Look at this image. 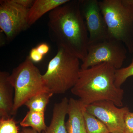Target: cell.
I'll return each mask as SVG.
<instances>
[{
    "label": "cell",
    "mask_w": 133,
    "mask_h": 133,
    "mask_svg": "<svg viewBox=\"0 0 133 133\" xmlns=\"http://www.w3.org/2000/svg\"><path fill=\"white\" fill-rule=\"evenodd\" d=\"M20 125L23 128L30 127L39 133L45 132L47 127L44 121V112L29 110L20 122Z\"/></svg>",
    "instance_id": "5bb4252c"
},
{
    "label": "cell",
    "mask_w": 133,
    "mask_h": 133,
    "mask_svg": "<svg viewBox=\"0 0 133 133\" xmlns=\"http://www.w3.org/2000/svg\"><path fill=\"white\" fill-rule=\"evenodd\" d=\"M15 2L23 7L29 9L33 5L35 0H14Z\"/></svg>",
    "instance_id": "7402d4cb"
},
{
    "label": "cell",
    "mask_w": 133,
    "mask_h": 133,
    "mask_svg": "<svg viewBox=\"0 0 133 133\" xmlns=\"http://www.w3.org/2000/svg\"><path fill=\"white\" fill-rule=\"evenodd\" d=\"M86 106L79 99H69V118L65 123L67 133H87L84 113Z\"/></svg>",
    "instance_id": "30bf717a"
},
{
    "label": "cell",
    "mask_w": 133,
    "mask_h": 133,
    "mask_svg": "<svg viewBox=\"0 0 133 133\" xmlns=\"http://www.w3.org/2000/svg\"><path fill=\"white\" fill-rule=\"evenodd\" d=\"M29 57L33 63H37L42 60L44 56L38 52L36 48H32L30 50Z\"/></svg>",
    "instance_id": "ffe728a7"
},
{
    "label": "cell",
    "mask_w": 133,
    "mask_h": 133,
    "mask_svg": "<svg viewBox=\"0 0 133 133\" xmlns=\"http://www.w3.org/2000/svg\"><path fill=\"white\" fill-rule=\"evenodd\" d=\"M116 69L103 63L88 69H81L78 79L71 90L85 106L101 101H112L116 106H123L124 92L115 84Z\"/></svg>",
    "instance_id": "7a4b0ae2"
},
{
    "label": "cell",
    "mask_w": 133,
    "mask_h": 133,
    "mask_svg": "<svg viewBox=\"0 0 133 133\" xmlns=\"http://www.w3.org/2000/svg\"><path fill=\"white\" fill-rule=\"evenodd\" d=\"M133 76V57L132 63L129 66L116 69L115 75V84L116 87L121 88L122 85L129 77Z\"/></svg>",
    "instance_id": "e0dca14e"
},
{
    "label": "cell",
    "mask_w": 133,
    "mask_h": 133,
    "mask_svg": "<svg viewBox=\"0 0 133 133\" xmlns=\"http://www.w3.org/2000/svg\"><path fill=\"white\" fill-rule=\"evenodd\" d=\"M86 111L102 122L110 133H124L128 107H118L111 101H98L86 106Z\"/></svg>",
    "instance_id": "ba28073f"
},
{
    "label": "cell",
    "mask_w": 133,
    "mask_h": 133,
    "mask_svg": "<svg viewBox=\"0 0 133 133\" xmlns=\"http://www.w3.org/2000/svg\"><path fill=\"white\" fill-rule=\"evenodd\" d=\"M28 9L14 0L0 1V28L10 42L22 31L30 28L28 21Z\"/></svg>",
    "instance_id": "52a82bcc"
},
{
    "label": "cell",
    "mask_w": 133,
    "mask_h": 133,
    "mask_svg": "<svg viewBox=\"0 0 133 133\" xmlns=\"http://www.w3.org/2000/svg\"><path fill=\"white\" fill-rule=\"evenodd\" d=\"M87 133H110L106 126L86 111L84 113Z\"/></svg>",
    "instance_id": "2e32d148"
},
{
    "label": "cell",
    "mask_w": 133,
    "mask_h": 133,
    "mask_svg": "<svg viewBox=\"0 0 133 133\" xmlns=\"http://www.w3.org/2000/svg\"><path fill=\"white\" fill-rule=\"evenodd\" d=\"M70 0H35L33 5L29 10L28 21L30 27L43 15Z\"/></svg>",
    "instance_id": "4fadbf2b"
},
{
    "label": "cell",
    "mask_w": 133,
    "mask_h": 133,
    "mask_svg": "<svg viewBox=\"0 0 133 133\" xmlns=\"http://www.w3.org/2000/svg\"><path fill=\"white\" fill-rule=\"evenodd\" d=\"M21 133H39L32 128H23L22 129Z\"/></svg>",
    "instance_id": "603a6c76"
},
{
    "label": "cell",
    "mask_w": 133,
    "mask_h": 133,
    "mask_svg": "<svg viewBox=\"0 0 133 133\" xmlns=\"http://www.w3.org/2000/svg\"><path fill=\"white\" fill-rule=\"evenodd\" d=\"M69 101L67 98L64 97L59 103L55 104L50 124L47 127L45 133H67L65 119L68 112Z\"/></svg>",
    "instance_id": "7c38bea8"
},
{
    "label": "cell",
    "mask_w": 133,
    "mask_h": 133,
    "mask_svg": "<svg viewBox=\"0 0 133 133\" xmlns=\"http://www.w3.org/2000/svg\"><path fill=\"white\" fill-rule=\"evenodd\" d=\"M42 75L29 56L13 70L9 79L14 89V115L30 98L48 91Z\"/></svg>",
    "instance_id": "5b68a950"
},
{
    "label": "cell",
    "mask_w": 133,
    "mask_h": 133,
    "mask_svg": "<svg viewBox=\"0 0 133 133\" xmlns=\"http://www.w3.org/2000/svg\"><path fill=\"white\" fill-rule=\"evenodd\" d=\"M108 38L121 42L133 53V0L99 1Z\"/></svg>",
    "instance_id": "3957f363"
},
{
    "label": "cell",
    "mask_w": 133,
    "mask_h": 133,
    "mask_svg": "<svg viewBox=\"0 0 133 133\" xmlns=\"http://www.w3.org/2000/svg\"><path fill=\"white\" fill-rule=\"evenodd\" d=\"M51 41L82 61L87 54L89 36L80 8V0L70 1L49 13Z\"/></svg>",
    "instance_id": "6da1fadb"
},
{
    "label": "cell",
    "mask_w": 133,
    "mask_h": 133,
    "mask_svg": "<svg viewBox=\"0 0 133 133\" xmlns=\"http://www.w3.org/2000/svg\"><path fill=\"white\" fill-rule=\"evenodd\" d=\"M19 133V127L13 118L1 119L0 133Z\"/></svg>",
    "instance_id": "ac0fdd59"
},
{
    "label": "cell",
    "mask_w": 133,
    "mask_h": 133,
    "mask_svg": "<svg viewBox=\"0 0 133 133\" xmlns=\"http://www.w3.org/2000/svg\"><path fill=\"white\" fill-rule=\"evenodd\" d=\"M127 50L121 42L109 38L89 44L81 69H88L103 63L110 64L116 69H120L127 58Z\"/></svg>",
    "instance_id": "8992f818"
},
{
    "label": "cell",
    "mask_w": 133,
    "mask_h": 133,
    "mask_svg": "<svg viewBox=\"0 0 133 133\" xmlns=\"http://www.w3.org/2000/svg\"><path fill=\"white\" fill-rule=\"evenodd\" d=\"M124 133H133V112L129 111L126 116Z\"/></svg>",
    "instance_id": "d6986e66"
},
{
    "label": "cell",
    "mask_w": 133,
    "mask_h": 133,
    "mask_svg": "<svg viewBox=\"0 0 133 133\" xmlns=\"http://www.w3.org/2000/svg\"><path fill=\"white\" fill-rule=\"evenodd\" d=\"M80 59L62 48L48 64L47 71L42 75L47 91L52 94L65 93L76 84L81 70Z\"/></svg>",
    "instance_id": "277c9868"
},
{
    "label": "cell",
    "mask_w": 133,
    "mask_h": 133,
    "mask_svg": "<svg viewBox=\"0 0 133 133\" xmlns=\"http://www.w3.org/2000/svg\"><path fill=\"white\" fill-rule=\"evenodd\" d=\"M80 8L89 36V44L108 38L106 23L97 0H80Z\"/></svg>",
    "instance_id": "9c48e42d"
},
{
    "label": "cell",
    "mask_w": 133,
    "mask_h": 133,
    "mask_svg": "<svg viewBox=\"0 0 133 133\" xmlns=\"http://www.w3.org/2000/svg\"><path fill=\"white\" fill-rule=\"evenodd\" d=\"M10 74L6 71L0 72V118L7 119L14 115L13 109L14 87L9 81Z\"/></svg>",
    "instance_id": "8fae6325"
},
{
    "label": "cell",
    "mask_w": 133,
    "mask_h": 133,
    "mask_svg": "<svg viewBox=\"0 0 133 133\" xmlns=\"http://www.w3.org/2000/svg\"><path fill=\"white\" fill-rule=\"evenodd\" d=\"M53 95L48 91L43 92L30 98L24 105L30 111L44 112L50 98Z\"/></svg>",
    "instance_id": "9a60e30c"
},
{
    "label": "cell",
    "mask_w": 133,
    "mask_h": 133,
    "mask_svg": "<svg viewBox=\"0 0 133 133\" xmlns=\"http://www.w3.org/2000/svg\"><path fill=\"white\" fill-rule=\"evenodd\" d=\"M37 49L41 54L44 56L49 51L50 47L48 44L45 43H41L36 47Z\"/></svg>",
    "instance_id": "44dd1931"
}]
</instances>
